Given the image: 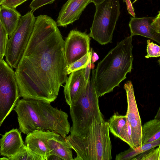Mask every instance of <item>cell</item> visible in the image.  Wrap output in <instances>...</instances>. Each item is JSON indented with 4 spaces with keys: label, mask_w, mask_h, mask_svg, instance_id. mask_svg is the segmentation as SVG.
<instances>
[{
    "label": "cell",
    "mask_w": 160,
    "mask_h": 160,
    "mask_svg": "<svg viewBox=\"0 0 160 160\" xmlns=\"http://www.w3.org/2000/svg\"><path fill=\"white\" fill-rule=\"evenodd\" d=\"M35 18L31 11L21 16L17 27L8 40L5 56L7 63L12 69L17 68L23 57Z\"/></svg>",
    "instance_id": "7"
},
{
    "label": "cell",
    "mask_w": 160,
    "mask_h": 160,
    "mask_svg": "<svg viewBox=\"0 0 160 160\" xmlns=\"http://www.w3.org/2000/svg\"><path fill=\"white\" fill-rule=\"evenodd\" d=\"M85 68L71 72L65 82L64 93L65 101L70 106L82 96L88 82L84 77Z\"/></svg>",
    "instance_id": "12"
},
{
    "label": "cell",
    "mask_w": 160,
    "mask_h": 160,
    "mask_svg": "<svg viewBox=\"0 0 160 160\" xmlns=\"http://www.w3.org/2000/svg\"><path fill=\"white\" fill-rule=\"evenodd\" d=\"M160 139L153 142L146 143L142 146L134 149L131 148L128 150L120 152L116 156V160H130L137 155L149 149L160 145Z\"/></svg>",
    "instance_id": "19"
},
{
    "label": "cell",
    "mask_w": 160,
    "mask_h": 160,
    "mask_svg": "<svg viewBox=\"0 0 160 160\" xmlns=\"http://www.w3.org/2000/svg\"><path fill=\"white\" fill-rule=\"evenodd\" d=\"M10 160H42L25 144L13 156L8 158Z\"/></svg>",
    "instance_id": "21"
},
{
    "label": "cell",
    "mask_w": 160,
    "mask_h": 160,
    "mask_svg": "<svg viewBox=\"0 0 160 160\" xmlns=\"http://www.w3.org/2000/svg\"><path fill=\"white\" fill-rule=\"evenodd\" d=\"M126 115L119 114L118 112L115 113L107 122L109 132L115 137L118 138L122 129L126 122Z\"/></svg>",
    "instance_id": "20"
},
{
    "label": "cell",
    "mask_w": 160,
    "mask_h": 160,
    "mask_svg": "<svg viewBox=\"0 0 160 160\" xmlns=\"http://www.w3.org/2000/svg\"><path fill=\"white\" fill-rule=\"evenodd\" d=\"M89 54V52L70 65L67 69V75L74 71L85 68L88 62Z\"/></svg>",
    "instance_id": "23"
},
{
    "label": "cell",
    "mask_w": 160,
    "mask_h": 160,
    "mask_svg": "<svg viewBox=\"0 0 160 160\" xmlns=\"http://www.w3.org/2000/svg\"><path fill=\"white\" fill-rule=\"evenodd\" d=\"M95 6V12L88 35L101 45L112 43L120 14L119 0H106Z\"/></svg>",
    "instance_id": "6"
},
{
    "label": "cell",
    "mask_w": 160,
    "mask_h": 160,
    "mask_svg": "<svg viewBox=\"0 0 160 160\" xmlns=\"http://www.w3.org/2000/svg\"><path fill=\"white\" fill-rule=\"evenodd\" d=\"M25 145L20 131L13 128L6 132L0 139V155L10 158Z\"/></svg>",
    "instance_id": "15"
},
{
    "label": "cell",
    "mask_w": 160,
    "mask_h": 160,
    "mask_svg": "<svg viewBox=\"0 0 160 160\" xmlns=\"http://www.w3.org/2000/svg\"><path fill=\"white\" fill-rule=\"evenodd\" d=\"M95 67V65L94 63H91V69H94Z\"/></svg>",
    "instance_id": "33"
},
{
    "label": "cell",
    "mask_w": 160,
    "mask_h": 160,
    "mask_svg": "<svg viewBox=\"0 0 160 160\" xmlns=\"http://www.w3.org/2000/svg\"><path fill=\"white\" fill-rule=\"evenodd\" d=\"M8 36L0 21V60L3 59L5 56Z\"/></svg>",
    "instance_id": "25"
},
{
    "label": "cell",
    "mask_w": 160,
    "mask_h": 160,
    "mask_svg": "<svg viewBox=\"0 0 160 160\" xmlns=\"http://www.w3.org/2000/svg\"><path fill=\"white\" fill-rule=\"evenodd\" d=\"M47 143L50 156H55L59 160H73L72 149L65 138L59 134L57 133L49 138Z\"/></svg>",
    "instance_id": "16"
},
{
    "label": "cell",
    "mask_w": 160,
    "mask_h": 160,
    "mask_svg": "<svg viewBox=\"0 0 160 160\" xmlns=\"http://www.w3.org/2000/svg\"><path fill=\"white\" fill-rule=\"evenodd\" d=\"M56 0H32L29 5L31 11L34 12L45 5L52 3Z\"/></svg>",
    "instance_id": "27"
},
{
    "label": "cell",
    "mask_w": 160,
    "mask_h": 160,
    "mask_svg": "<svg viewBox=\"0 0 160 160\" xmlns=\"http://www.w3.org/2000/svg\"><path fill=\"white\" fill-rule=\"evenodd\" d=\"M123 1L126 3L127 10L129 13L133 17H135L134 9L130 0H123Z\"/></svg>",
    "instance_id": "30"
},
{
    "label": "cell",
    "mask_w": 160,
    "mask_h": 160,
    "mask_svg": "<svg viewBox=\"0 0 160 160\" xmlns=\"http://www.w3.org/2000/svg\"><path fill=\"white\" fill-rule=\"evenodd\" d=\"M4 0H0V6L1 5L2 2Z\"/></svg>",
    "instance_id": "35"
},
{
    "label": "cell",
    "mask_w": 160,
    "mask_h": 160,
    "mask_svg": "<svg viewBox=\"0 0 160 160\" xmlns=\"http://www.w3.org/2000/svg\"><path fill=\"white\" fill-rule=\"evenodd\" d=\"M132 37H125L93 69L96 92L99 97L113 91L132 68Z\"/></svg>",
    "instance_id": "3"
},
{
    "label": "cell",
    "mask_w": 160,
    "mask_h": 160,
    "mask_svg": "<svg viewBox=\"0 0 160 160\" xmlns=\"http://www.w3.org/2000/svg\"><path fill=\"white\" fill-rule=\"evenodd\" d=\"M21 16L16 8L0 6V21L10 36L17 27Z\"/></svg>",
    "instance_id": "17"
},
{
    "label": "cell",
    "mask_w": 160,
    "mask_h": 160,
    "mask_svg": "<svg viewBox=\"0 0 160 160\" xmlns=\"http://www.w3.org/2000/svg\"><path fill=\"white\" fill-rule=\"evenodd\" d=\"M106 0H91V2L93 3L95 5L100 4Z\"/></svg>",
    "instance_id": "32"
},
{
    "label": "cell",
    "mask_w": 160,
    "mask_h": 160,
    "mask_svg": "<svg viewBox=\"0 0 160 160\" xmlns=\"http://www.w3.org/2000/svg\"><path fill=\"white\" fill-rule=\"evenodd\" d=\"M154 148L142 153L132 160H160V147Z\"/></svg>",
    "instance_id": "22"
},
{
    "label": "cell",
    "mask_w": 160,
    "mask_h": 160,
    "mask_svg": "<svg viewBox=\"0 0 160 160\" xmlns=\"http://www.w3.org/2000/svg\"><path fill=\"white\" fill-rule=\"evenodd\" d=\"M154 17H131L129 23L131 35H139L160 44V11Z\"/></svg>",
    "instance_id": "11"
},
{
    "label": "cell",
    "mask_w": 160,
    "mask_h": 160,
    "mask_svg": "<svg viewBox=\"0 0 160 160\" xmlns=\"http://www.w3.org/2000/svg\"><path fill=\"white\" fill-rule=\"evenodd\" d=\"M13 109L17 114L21 133L27 134L35 129L49 130L65 138L70 132L68 114L50 102L22 98Z\"/></svg>",
    "instance_id": "2"
},
{
    "label": "cell",
    "mask_w": 160,
    "mask_h": 160,
    "mask_svg": "<svg viewBox=\"0 0 160 160\" xmlns=\"http://www.w3.org/2000/svg\"><path fill=\"white\" fill-rule=\"evenodd\" d=\"M0 160H8V158H7L3 157V158H0Z\"/></svg>",
    "instance_id": "34"
},
{
    "label": "cell",
    "mask_w": 160,
    "mask_h": 160,
    "mask_svg": "<svg viewBox=\"0 0 160 160\" xmlns=\"http://www.w3.org/2000/svg\"><path fill=\"white\" fill-rule=\"evenodd\" d=\"M118 138L127 143L130 148L133 149L131 128L127 118L126 123L121 132Z\"/></svg>",
    "instance_id": "24"
},
{
    "label": "cell",
    "mask_w": 160,
    "mask_h": 160,
    "mask_svg": "<svg viewBox=\"0 0 160 160\" xmlns=\"http://www.w3.org/2000/svg\"><path fill=\"white\" fill-rule=\"evenodd\" d=\"M127 97V109L126 115L130 126L133 149L142 146L141 119L137 106L133 85L129 80L124 84Z\"/></svg>",
    "instance_id": "10"
},
{
    "label": "cell",
    "mask_w": 160,
    "mask_h": 160,
    "mask_svg": "<svg viewBox=\"0 0 160 160\" xmlns=\"http://www.w3.org/2000/svg\"><path fill=\"white\" fill-rule=\"evenodd\" d=\"M160 120L154 118L142 126V146L160 139Z\"/></svg>",
    "instance_id": "18"
},
{
    "label": "cell",
    "mask_w": 160,
    "mask_h": 160,
    "mask_svg": "<svg viewBox=\"0 0 160 160\" xmlns=\"http://www.w3.org/2000/svg\"><path fill=\"white\" fill-rule=\"evenodd\" d=\"M57 133L49 130L35 129L27 134L25 144L42 160H48L50 153L47 141Z\"/></svg>",
    "instance_id": "13"
},
{
    "label": "cell",
    "mask_w": 160,
    "mask_h": 160,
    "mask_svg": "<svg viewBox=\"0 0 160 160\" xmlns=\"http://www.w3.org/2000/svg\"><path fill=\"white\" fill-rule=\"evenodd\" d=\"M98 96L95 89L93 70L91 80L82 96L70 107V114L72 124L70 135L81 138L85 137L88 132L93 121L98 122L104 121L99 108Z\"/></svg>",
    "instance_id": "5"
},
{
    "label": "cell",
    "mask_w": 160,
    "mask_h": 160,
    "mask_svg": "<svg viewBox=\"0 0 160 160\" xmlns=\"http://www.w3.org/2000/svg\"><path fill=\"white\" fill-rule=\"evenodd\" d=\"M28 0H4L1 5L16 8Z\"/></svg>",
    "instance_id": "28"
},
{
    "label": "cell",
    "mask_w": 160,
    "mask_h": 160,
    "mask_svg": "<svg viewBox=\"0 0 160 160\" xmlns=\"http://www.w3.org/2000/svg\"><path fill=\"white\" fill-rule=\"evenodd\" d=\"M76 154L73 160H111L112 145L108 122L94 120L83 138L69 135L65 138Z\"/></svg>",
    "instance_id": "4"
},
{
    "label": "cell",
    "mask_w": 160,
    "mask_h": 160,
    "mask_svg": "<svg viewBox=\"0 0 160 160\" xmlns=\"http://www.w3.org/2000/svg\"><path fill=\"white\" fill-rule=\"evenodd\" d=\"M147 54L145 56L146 58L151 57H158L160 56V46L152 42H151L150 40H147Z\"/></svg>",
    "instance_id": "26"
},
{
    "label": "cell",
    "mask_w": 160,
    "mask_h": 160,
    "mask_svg": "<svg viewBox=\"0 0 160 160\" xmlns=\"http://www.w3.org/2000/svg\"><path fill=\"white\" fill-rule=\"evenodd\" d=\"M90 38L86 32L70 31L64 41V54L67 69L72 63L89 52Z\"/></svg>",
    "instance_id": "9"
},
{
    "label": "cell",
    "mask_w": 160,
    "mask_h": 160,
    "mask_svg": "<svg viewBox=\"0 0 160 160\" xmlns=\"http://www.w3.org/2000/svg\"><path fill=\"white\" fill-rule=\"evenodd\" d=\"M98 59L99 57L97 54L92 50L91 57V63H94Z\"/></svg>",
    "instance_id": "31"
},
{
    "label": "cell",
    "mask_w": 160,
    "mask_h": 160,
    "mask_svg": "<svg viewBox=\"0 0 160 160\" xmlns=\"http://www.w3.org/2000/svg\"><path fill=\"white\" fill-rule=\"evenodd\" d=\"M15 72L0 60V127L19 100Z\"/></svg>",
    "instance_id": "8"
},
{
    "label": "cell",
    "mask_w": 160,
    "mask_h": 160,
    "mask_svg": "<svg viewBox=\"0 0 160 160\" xmlns=\"http://www.w3.org/2000/svg\"><path fill=\"white\" fill-rule=\"evenodd\" d=\"M64 41L56 22L36 18L23 56L15 69L20 97L51 103L67 80Z\"/></svg>",
    "instance_id": "1"
},
{
    "label": "cell",
    "mask_w": 160,
    "mask_h": 160,
    "mask_svg": "<svg viewBox=\"0 0 160 160\" xmlns=\"http://www.w3.org/2000/svg\"><path fill=\"white\" fill-rule=\"evenodd\" d=\"M91 0H68L60 11L57 20L58 26L66 27L79 19Z\"/></svg>",
    "instance_id": "14"
},
{
    "label": "cell",
    "mask_w": 160,
    "mask_h": 160,
    "mask_svg": "<svg viewBox=\"0 0 160 160\" xmlns=\"http://www.w3.org/2000/svg\"><path fill=\"white\" fill-rule=\"evenodd\" d=\"M92 49L91 48L89 51L88 60L86 68H85L84 77L86 81L88 82L90 80V76L91 69V57Z\"/></svg>",
    "instance_id": "29"
}]
</instances>
